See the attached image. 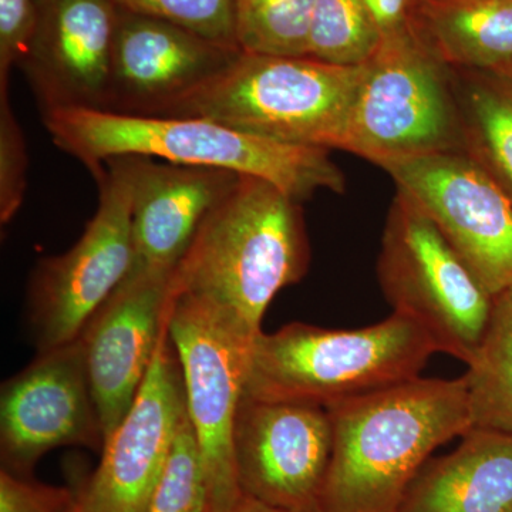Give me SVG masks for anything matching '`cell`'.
Returning a JSON list of instances; mask_svg holds the SVG:
<instances>
[{"label":"cell","instance_id":"cell-29","mask_svg":"<svg viewBox=\"0 0 512 512\" xmlns=\"http://www.w3.org/2000/svg\"><path fill=\"white\" fill-rule=\"evenodd\" d=\"M383 37L406 29L416 0H363Z\"/></svg>","mask_w":512,"mask_h":512},{"label":"cell","instance_id":"cell-3","mask_svg":"<svg viewBox=\"0 0 512 512\" xmlns=\"http://www.w3.org/2000/svg\"><path fill=\"white\" fill-rule=\"evenodd\" d=\"M301 202L261 178L238 183L202 222L175 268L171 293L210 303L251 335L272 299L309 266Z\"/></svg>","mask_w":512,"mask_h":512},{"label":"cell","instance_id":"cell-30","mask_svg":"<svg viewBox=\"0 0 512 512\" xmlns=\"http://www.w3.org/2000/svg\"><path fill=\"white\" fill-rule=\"evenodd\" d=\"M224 512H292L282 510V508L272 507V505L262 503V501L255 500V498L242 495L241 498L232 505L229 510Z\"/></svg>","mask_w":512,"mask_h":512},{"label":"cell","instance_id":"cell-20","mask_svg":"<svg viewBox=\"0 0 512 512\" xmlns=\"http://www.w3.org/2000/svg\"><path fill=\"white\" fill-rule=\"evenodd\" d=\"M458 107L464 150L512 202V72L466 70Z\"/></svg>","mask_w":512,"mask_h":512},{"label":"cell","instance_id":"cell-6","mask_svg":"<svg viewBox=\"0 0 512 512\" xmlns=\"http://www.w3.org/2000/svg\"><path fill=\"white\" fill-rule=\"evenodd\" d=\"M447 64L413 28L383 37L366 63L342 150L384 167L464 150L460 107Z\"/></svg>","mask_w":512,"mask_h":512},{"label":"cell","instance_id":"cell-10","mask_svg":"<svg viewBox=\"0 0 512 512\" xmlns=\"http://www.w3.org/2000/svg\"><path fill=\"white\" fill-rule=\"evenodd\" d=\"M493 298L512 288V202L466 150L382 167Z\"/></svg>","mask_w":512,"mask_h":512},{"label":"cell","instance_id":"cell-22","mask_svg":"<svg viewBox=\"0 0 512 512\" xmlns=\"http://www.w3.org/2000/svg\"><path fill=\"white\" fill-rule=\"evenodd\" d=\"M316 0H238L235 40L249 55L309 56Z\"/></svg>","mask_w":512,"mask_h":512},{"label":"cell","instance_id":"cell-26","mask_svg":"<svg viewBox=\"0 0 512 512\" xmlns=\"http://www.w3.org/2000/svg\"><path fill=\"white\" fill-rule=\"evenodd\" d=\"M28 148L9 100V87H0V221L8 224L25 198Z\"/></svg>","mask_w":512,"mask_h":512},{"label":"cell","instance_id":"cell-4","mask_svg":"<svg viewBox=\"0 0 512 512\" xmlns=\"http://www.w3.org/2000/svg\"><path fill=\"white\" fill-rule=\"evenodd\" d=\"M436 353L430 336L399 313L359 329L289 323L256 336L244 397L328 409L417 379Z\"/></svg>","mask_w":512,"mask_h":512},{"label":"cell","instance_id":"cell-23","mask_svg":"<svg viewBox=\"0 0 512 512\" xmlns=\"http://www.w3.org/2000/svg\"><path fill=\"white\" fill-rule=\"evenodd\" d=\"M382 42L363 0H316L309 56L339 66H362Z\"/></svg>","mask_w":512,"mask_h":512},{"label":"cell","instance_id":"cell-17","mask_svg":"<svg viewBox=\"0 0 512 512\" xmlns=\"http://www.w3.org/2000/svg\"><path fill=\"white\" fill-rule=\"evenodd\" d=\"M136 269L174 272L208 214L241 175L220 168L127 157Z\"/></svg>","mask_w":512,"mask_h":512},{"label":"cell","instance_id":"cell-13","mask_svg":"<svg viewBox=\"0 0 512 512\" xmlns=\"http://www.w3.org/2000/svg\"><path fill=\"white\" fill-rule=\"evenodd\" d=\"M183 370L164 330L136 400L107 437L80 501L89 512H147L187 416Z\"/></svg>","mask_w":512,"mask_h":512},{"label":"cell","instance_id":"cell-18","mask_svg":"<svg viewBox=\"0 0 512 512\" xmlns=\"http://www.w3.org/2000/svg\"><path fill=\"white\" fill-rule=\"evenodd\" d=\"M397 512H512V434L468 431L421 467Z\"/></svg>","mask_w":512,"mask_h":512},{"label":"cell","instance_id":"cell-15","mask_svg":"<svg viewBox=\"0 0 512 512\" xmlns=\"http://www.w3.org/2000/svg\"><path fill=\"white\" fill-rule=\"evenodd\" d=\"M241 53L119 6L106 111L161 116L227 72Z\"/></svg>","mask_w":512,"mask_h":512},{"label":"cell","instance_id":"cell-12","mask_svg":"<svg viewBox=\"0 0 512 512\" xmlns=\"http://www.w3.org/2000/svg\"><path fill=\"white\" fill-rule=\"evenodd\" d=\"M104 440L79 338L40 352L2 384L0 451L10 473H26L57 447H103Z\"/></svg>","mask_w":512,"mask_h":512},{"label":"cell","instance_id":"cell-31","mask_svg":"<svg viewBox=\"0 0 512 512\" xmlns=\"http://www.w3.org/2000/svg\"><path fill=\"white\" fill-rule=\"evenodd\" d=\"M70 512H89L84 508V505L82 504V501H80V498H76V501H74L72 510Z\"/></svg>","mask_w":512,"mask_h":512},{"label":"cell","instance_id":"cell-2","mask_svg":"<svg viewBox=\"0 0 512 512\" xmlns=\"http://www.w3.org/2000/svg\"><path fill=\"white\" fill-rule=\"evenodd\" d=\"M43 121L56 146L92 171L111 158H161L261 178L299 202L319 190L345 191L326 148L282 143L214 120L60 109L47 111Z\"/></svg>","mask_w":512,"mask_h":512},{"label":"cell","instance_id":"cell-25","mask_svg":"<svg viewBox=\"0 0 512 512\" xmlns=\"http://www.w3.org/2000/svg\"><path fill=\"white\" fill-rule=\"evenodd\" d=\"M120 8L173 23L185 30L237 46L238 0H114ZM239 49V47H238Z\"/></svg>","mask_w":512,"mask_h":512},{"label":"cell","instance_id":"cell-21","mask_svg":"<svg viewBox=\"0 0 512 512\" xmlns=\"http://www.w3.org/2000/svg\"><path fill=\"white\" fill-rule=\"evenodd\" d=\"M467 367L473 429L512 434V288L495 296L487 329Z\"/></svg>","mask_w":512,"mask_h":512},{"label":"cell","instance_id":"cell-5","mask_svg":"<svg viewBox=\"0 0 512 512\" xmlns=\"http://www.w3.org/2000/svg\"><path fill=\"white\" fill-rule=\"evenodd\" d=\"M365 70L366 63L241 53L227 72L161 116L200 117L282 143L342 150Z\"/></svg>","mask_w":512,"mask_h":512},{"label":"cell","instance_id":"cell-28","mask_svg":"<svg viewBox=\"0 0 512 512\" xmlns=\"http://www.w3.org/2000/svg\"><path fill=\"white\" fill-rule=\"evenodd\" d=\"M74 501L64 488L25 480L2 468L0 512H70Z\"/></svg>","mask_w":512,"mask_h":512},{"label":"cell","instance_id":"cell-1","mask_svg":"<svg viewBox=\"0 0 512 512\" xmlns=\"http://www.w3.org/2000/svg\"><path fill=\"white\" fill-rule=\"evenodd\" d=\"M319 512H397L431 454L473 429L466 377L417 379L328 407Z\"/></svg>","mask_w":512,"mask_h":512},{"label":"cell","instance_id":"cell-24","mask_svg":"<svg viewBox=\"0 0 512 512\" xmlns=\"http://www.w3.org/2000/svg\"><path fill=\"white\" fill-rule=\"evenodd\" d=\"M147 512H210L207 471L190 416H185Z\"/></svg>","mask_w":512,"mask_h":512},{"label":"cell","instance_id":"cell-9","mask_svg":"<svg viewBox=\"0 0 512 512\" xmlns=\"http://www.w3.org/2000/svg\"><path fill=\"white\" fill-rule=\"evenodd\" d=\"M93 173L100 192L96 214L72 249L40 262L30 278L29 325L39 353L79 338L133 268L128 158H111Z\"/></svg>","mask_w":512,"mask_h":512},{"label":"cell","instance_id":"cell-7","mask_svg":"<svg viewBox=\"0 0 512 512\" xmlns=\"http://www.w3.org/2000/svg\"><path fill=\"white\" fill-rule=\"evenodd\" d=\"M379 279L393 313L417 323L439 353L470 362L494 298L430 218L400 191L384 227Z\"/></svg>","mask_w":512,"mask_h":512},{"label":"cell","instance_id":"cell-19","mask_svg":"<svg viewBox=\"0 0 512 512\" xmlns=\"http://www.w3.org/2000/svg\"><path fill=\"white\" fill-rule=\"evenodd\" d=\"M412 25L448 67L512 72V0H416Z\"/></svg>","mask_w":512,"mask_h":512},{"label":"cell","instance_id":"cell-16","mask_svg":"<svg viewBox=\"0 0 512 512\" xmlns=\"http://www.w3.org/2000/svg\"><path fill=\"white\" fill-rule=\"evenodd\" d=\"M117 18L114 0H40L35 35L19 67L42 114L107 109Z\"/></svg>","mask_w":512,"mask_h":512},{"label":"cell","instance_id":"cell-8","mask_svg":"<svg viewBox=\"0 0 512 512\" xmlns=\"http://www.w3.org/2000/svg\"><path fill=\"white\" fill-rule=\"evenodd\" d=\"M168 333L183 370L188 416L207 471L210 512H224L244 495L232 439L258 335L187 293H171Z\"/></svg>","mask_w":512,"mask_h":512},{"label":"cell","instance_id":"cell-27","mask_svg":"<svg viewBox=\"0 0 512 512\" xmlns=\"http://www.w3.org/2000/svg\"><path fill=\"white\" fill-rule=\"evenodd\" d=\"M40 0H0V87L26 55L39 18Z\"/></svg>","mask_w":512,"mask_h":512},{"label":"cell","instance_id":"cell-14","mask_svg":"<svg viewBox=\"0 0 512 512\" xmlns=\"http://www.w3.org/2000/svg\"><path fill=\"white\" fill-rule=\"evenodd\" d=\"M173 274L131 268L80 333L106 439L136 400L167 329Z\"/></svg>","mask_w":512,"mask_h":512},{"label":"cell","instance_id":"cell-11","mask_svg":"<svg viewBox=\"0 0 512 512\" xmlns=\"http://www.w3.org/2000/svg\"><path fill=\"white\" fill-rule=\"evenodd\" d=\"M242 494L292 512H319L332 456L328 409L242 396L234 426Z\"/></svg>","mask_w":512,"mask_h":512}]
</instances>
